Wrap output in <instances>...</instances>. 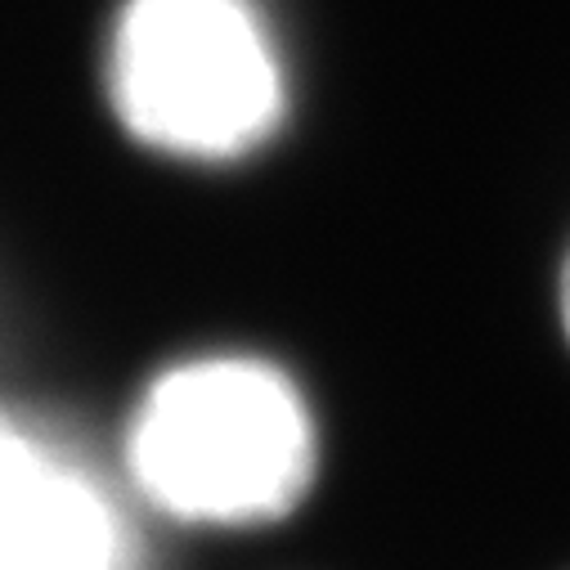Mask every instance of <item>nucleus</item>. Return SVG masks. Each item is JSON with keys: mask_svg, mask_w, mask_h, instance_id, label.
I'll use <instances>...</instances> for the list:
<instances>
[{"mask_svg": "<svg viewBox=\"0 0 570 570\" xmlns=\"http://www.w3.org/2000/svg\"><path fill=\"white\" fill-rule=\"evenodd\" d=\"M117 121L158 154L238 158L283 112V68L252 0H126L108 41Z\"/></svg>", "mask_w": 570, "mask_h": 570, "instance_id": "obj_2", "label": "nucleus"}, {"mask_svg": "<svg viewBox=\"0 0 570 570\" xmlns=\"http://www.w3.org/2000/svg\"><path fill=\"white\" fill-rule=\"evenodd\" d=\"M117 530L90 485L41 472L28 503L0 539V570H112Z\"/></svg>", "mask_w": 570, "mask_h": 570, "instance_id": "obj_3", "label": "nucleus"}, {"mask_svg": "<svg viewBox=\"0 0 570 570\" xmlns=\"http://www.w3.org/2000/svg\"><path fill=\"white\" fill-rule=\"evenodd\" d=\"M561 324H566V337H570V256L561 265Z\"/></svg>", "mask_w": 570, "mask_h": 570, "instance_id": "obj_5", "label": "nucleus"}, {"mask_svg": "<svg viewBox=\"0 0 570 570\" xmlns=\"http://www.w3.org/2000/svg\"><path fill=\"white\" fill-rule=\"evenodd\" d=\"M41 472H46V463H41L19 436H10L6 426H0V539H6L10 521H14L19 508L28 503L32 485L41 481Z\"/></svg>", "mask_w": 570, "mask_h": 570, "instance_id": "obj_4", "label": "nucleus"}, {"mask_svg": "<svg viewBox=\"0 0 570 570\" xmlns=\"http://www.w3.org/2000/svg\"><path fill=\"white\" fill-rule=\"evenodd\" d=\"M135 481L185 521H269L315 476V426L297 386L256 360H198L154 382L130 426Z\"/></svg>", "mask_w": 570, "mask_h": 570, "instance_id": "obj_1", "label": "nucleus"}]
</instances>
